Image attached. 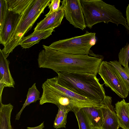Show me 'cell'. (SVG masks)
Returning a JSON list of instances; mask_svg holds the SVG:
<instances>
[{
  "instance_id": "cell-1",
  "label": "cell",
  "mask_w": 129,
  "mask_h": 129,
  "mask_svg": "<svg viewBox=\"0 0 129 129\" xmlns=\"http://www.w3.org/2000/svg\"><path fill=\"white\" fill-rule=\"evenodd\" d=\"M39 53L38 61L41 68L60 73H87L96 75L103 60L102 55L71 54L59 52L45 45Z\"/></svg>"
},
{
  "instance_id": "cell-2",
  "label": "cell",
  "mask_w": 129,
  "mask_h": 129,
  "mask_svg": "<svg viewBox=\"0 0 129 129\" xmlns=\"http://www.w3.org/2000/svg\"><path fill=\"white\" fill-rule=\"evenodd\" d=\"M57 74L59 84L79 95L101 102L106 95L104 84H101L94 74L61 72Z\"/></svg>"
},
{
  "instance_id": "cell-3",
  "label": "cell",
  "mask_w": 129,
  "mask_h": 129,
  "mask_svg": "<svg viewBox=\"0 0 129 129\" xmlns=\"http://www.w3.org/2000/svg\"><path fill=\"white\" fill-rule=\"evenodd\" d=\"M87 26L91 29L101 22H110L118 26L121 24L128 30L126 19L114 5L101 0H80Z\"/></svg>"
},
{
  "instance_id": "cell-4",
  "label": "cell",
  "mask_w": 129,
  "mask_h": 129,
  "mask_svg": "<svg viewBox=\"0 0 129 129\" xmlns=\"http://www.w3.org/2000/svg\"><path fill=\"white\" fill-rule=\"evenodd\" d=\"M51 0H32L21 15L19 21L8 43L2 49L6 57L18 46L20 41L31 28Z\"/></svg>"
},
{
  "instance_id": "cell-5",
  "label": "cell",
  "mask_w": 129,
  "mask_h": 129,
  "mask_svg": "<svg viewBox=\"0 0 129 129\" xmlns=\"http://www.w3.org/2000/svg\"><path fill=\"white\" fill-rule=\"evenodd\" d=\"M96 34L86 31L84 34L60 40L49 46L57 51L71 54L96 55L90 50L96 43Z\"/></svg>"
},
{
  "instance_id": "cell-6",
  "label": "cell",
  "mask_w": 129,
  "mask_h": 129,
  "mask_svg": "<svg viewBox=\"0 0 129 129\" xmlns=\"http://www.w3.org/2000/svg\"><path fill=\"white\" fill-rule=\"evenodd\" d=\"M43 93L40 104L46 103L54 104L57 107L64 106L70 111H74L87 106L70 97L64 92L45 81L42 84Z\"/></svg>"
},
{
  "instance_id": "cell-7",
  "label": "cell",
  "mask_w": 129,
  "mask_h": 129,
  "mask_svg": "<svg viewBox=\"0 0 129 129\" xmlns=\"http://www.w3.org/2000/svg\"><path fill=\"white\" fill-rule=\"evenodd\" d=\"M98 73L106 86L110 88L120 97L123 98L127 97L129 93V88L110 62L103 61Z\"/></svg>"
},
{
  "instance_id": "cell-8",
  "label": "cell",
  "mask_w": 129,
  "mask_h": 129,
  "mask_svg": "<svg viewBox=\"0 0 129 129\" xmlns=\"http://www.w3.org/2000/svg\"><path fill=\"white\" fill-rule=\"evenodd\" d=\"M66 19L74 27L83 30L87 27L80 0L61 1Z\"/></svg>"
},
{
  "instance_id": "cell-9",
  "label": "cell",
  "mask_w": 129,
  "mask_h": 129,
  "mask_svg": "<svg viewBox=\"0 0 129 129\" xmlns=\"http://www.w3.org/2000/svg\"><path fill=\"white\" fill-rule=\"evenodd\" d=\"M112 98L105 95L101 107L104 119L102 129H118L120 127L117 117L112 104Z\"/></svg>"
},
{
  "instance_id": "cell-10",
  "label": "cell",
  "mask_w": 129,
  "mask_h": 129,
  "mask_svg": "<svg viewBox=\"0 0 129 129\" xmlns=\"http://www.w3.org/2000/svg\"><path fill=\"white\" fill-rule=\"evenodd\" d=\"M45 16V17L37 23L34 32L54 29L59 26L64 16L63 5H61L56 11Z\"/></svg>"
},
{
  "instance_id": "cell-11",
  "label": "cell",
  "mask_w": 129,
  "mask_h": 129,
  "mask_svg": "<svg viewBox=\"0 0 129 129\" xmlns=\"http://www.w3.org/2000/svg\"><path fill=\"white\" fill-rule=\"evenodd\" d=\"M21 14H16L9 11L5 23L0 30V43L4 46L8 43L13 33Z\"/></svg>"
},
{
  "instance_id": "cell-12",
  "label": "cell",
  "mask_w": 129,
  "mask_h": 129,
  "mask_svg": "<svg viewBox=\"0 0 129 129\" xmlns=\"http://www.w3.org/2000/svg\"><path fill=\"white\" fill-rule=\"evenodd\" d=\"M5 52L0 49V83L5 87L14 88L15 82L11 74L9 67V62Z\"/></svg>"
},
{
  "instance_id": "cell-13",
  "label": "cell",
  "mask_w": 129,
  "mask_h": 129,
  "mask_svg": "<svg viewBox=\"0 0 129 129\" xmlns=\"http://www.w3.org/2000/svg\"><path fill=\"white\" fill-rule=\"evenodd\" d=\"M81 109L88 120L92 129H102L104 119L101 107H85Z\"/></svg>"
},
{
  "instance_id": "cell-14",
  "label": "cell",
  "mask_w": 129,
  "mask_h": 129,
  "mask_svg": "<svg viewBox=\"0 0 129 129\" xmlns=\"http://www.w3.org/2000/svg\"><path fill=\"white\" fill-rule=\"evenodd\" d=\"M54 29L34 32L26 37H23L20 41L19 45L23 48H28L39 43L42 39H45L52 35Z\"/></svg>"
},
{
  "instance_id": "cell-15",
  "label": "cell",
  "mask_w": 129,
  "mask_h": 129,
  "mask_svg": "<svg viewBox=\"0 0 129 129\" xmlns=\"http://www.w3.org/2000/svg\"><path fill=\"white\" fill-rule=\"evenodd\" d=\"M115 110L120 127L129 129V106L124 99L115 104Z\"/></svg>"
},
{
  "instance_id": "cell-16",
  "label": "cell",
  "mask_w": 129,
  "mask_h": 129,
  "mask_svg": "<svg viewBox=\"0 0 129 129\" xmlns=\"http://www.w3.org/2000/svg\"><path fill=\"white\" fill-rule=\"evenodd\" d=\"M13 108L10 103L0 104V129H13L11 124V117Z\"/></svg>"
},
{
  "instance_id": "cell-17",
  "label": "cell",
  "mask_w": 129,
  "mask_h": 129,
  "mask_svg": "<svg viewBox=\"0 0 129 129\" xmlns=\"http://www.w3.org/2000/svg\"><path fill=\"white\" fill-rule=\"evenodd\" d=\"M40 92L36 86V83H34L32 86L28 89L26 99L21 110L16 114L15 117L16 120H19L23 110L26 106L32 103L36 102L37 101L40 100Z\"/></svg>"
},
{
  "instance_id": "cell-18",
  "label": "cell",
  "mask_w": 129,
  "mask_h": 129,
  "mask_svg": "<svg viewBox=\"0 0 129 129\" xmlns=\"http://www.w3.org/2000/svg\"><path fill=\"white\" fill-rule=\"evenodd\" d=\"M8 10L13 13L21 15L28 7L32 0H6Z\"/></svg>"
},
{
  "instance_id": "cell-19",
  "label": "cell",
  "mask_w": 129,
  "mask_h": 129,
  "mask_svg": "<svg viewBox=\"0 0 129 129\" xmlns=\"http://www.w3.org/2000/svg\"><path fill=\"white\" fill-rule=\"evenodd\" d=\"M53 124V127L56 129L66 127L67 114L70 111L66 107L59 106Z\"/></svg>"
},
{
  "instance_id": "cell-20",
  "label": "cell",
  "mask_w": 129,
  "mask_h": 129,
  "mask_svg": "<svg viewBox=\"0 0 129 129\" xmlns=\"http://www.w3.org/2000/svg\"><path fill=\"white\" fill-rule=\"evenodd\" d=\"M74 112L77 119L79 129H92L88 120L81 109Z\"/></svg>"
},
{
  "instance_id": "cell-21",
  "label": "cell",
  "mask_w": 129,
  "mask_h": 129,
  "mask_svg": "<svg viewBox=\"0 0 129 129\" xmlns=\"http://www.w3.org/2000/svg\"><path fill=\"white\" fill-rule=\"evenodd\" d=\"M118 62L127 71L129 72L128 63L129 60V43L120 49L118 54Z\"/></svg>"
},
{
  "instance_id": "cell-22",
  "label": "cell",
  "mask_w": 129,
  "mask_h": 129,
  "mask_svg": "<svg viewBox=\"0 0 129 129\" xmlns=\"http://www.w3.org/2000/svg\"><path fill=\"white\" fill-rule=\"evenodd\" d=\"M109 62L116 69L122 79L129 88V72L122 67L118 61L114 60Z\"/></svg>"
},
{
  "instance_id": "cell-23",
  "label": "cell",
  "mask_w": 129,
  "mask_h": 129,
  "mask_svg": "<svg viewBox=\"0 0 129 129\" xmlns=\"http://www.w3.org/2000/svg\"><path fill=\"white\" fill-rule=\"evenodd\" d=\"M8 4L6 0H0V30L5 23L8 12Z\"/></svg>"
},
{
  "instance_id": "cell-24",
  "label": "cell",
  "mask_w": 129,
  "mask_h": 129,
  "mask_svg": "<svg viewBox=\"0 0 129 129\" xmlns=\"http://www.w3.org/2000/svg\"><path fill=\"white\" fill-rule=\"evenodd\" d=\"M60 0H51V3L48 6L50 10L46 15H49L56 11L59 9L60 7Z\"/></svg>"
},
{
  "instance_id": "cell-25",
  "label": "cell",
  "mask_w": 129,
  "mask_h": 129,
  "mask_svg": "<svg viewBox=\"0 0 129 129\" xmlns=\"http://www.w3.org/2000/svg\"><path fill=\"white\" fill-rule=\"evenodd\" d=\"M126 16L127 25L129 28V4L126 8Z\"/></svg>"
},
{
  "instance_id": "cell-26",
  "label": "cell",
  "mask_w": 129,
  "mask_h": 129,
  "mask_svg": "<svg viewBox=\"0 0 129 129\" xmlns=\"http://www.w3.org/2000/svg\"><path fill=\"white\" fill-rule=\"evenodd\" d=\"M44 127V122L42 123L39 125L35 127H27V129H42Z\"/></svg>"
},
{
  "instance_id": "cell-27",
  "label": "cell",
  "mask_w": 129,
  "mask_h": 129,
  "mask_svg": "<svg viewBox=\"0 0 129 129\" xmlns=\"http://www.w3.org/2000/svg\"><path fill=\"white\" fill-rule=\"evenodd\" d=\"M128 105V106H129V103H127Z\"/></svg>"
}]
</instances>
